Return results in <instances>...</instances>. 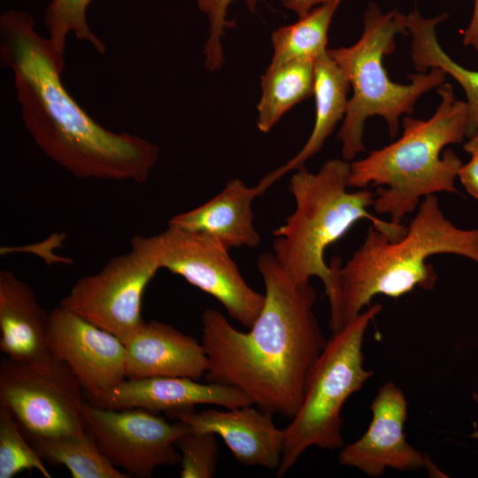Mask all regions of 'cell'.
<instances>
[{"mask_svg":"<svg viewBox=\"0 0 478 478\" xmlns=\"http://www.w3.org/2000/svg\"><path fill=\"white\" fill-rule=\"evenodd\" d=\"M0 60L12 70L21 120L38 148L79 179L143 183L159 148L129 133L97 123L65 88L64 55L35 29L27 12L0 16Z\"/></svg>","mask_w":478,"mask_h":478,"instance_id":"6da1fadb","label":"cell"},{"mask_svg":"<svg viewBox=\"0 0 478 478\" xmlns=\"http://www.w3.org/2000/svg\"><path fill=\"white\" fill-rule=\"evenodd\" d=\"M264 305L248 332L217 310L201 315L207 382L234 387L258 408L291 420L312 366L327 341L313 308L317 292L296 282L273 253L258 257Z\"/></svg>","mask_w":478,"mask_h":478,"instance_id":"7a4b0ae2","label":"cell"},{"mask_svg":"<svg viewBox=\"0 0 478 478\" xmlns=\"http://www.w3.org/2000/svg\"><path fill=\"white\" fill-rule=\"evenodd\" d=\"M351 163L329 159L318 173L305 166L295 171L289 189L295 199V210L284 224L273 231V255L280 266L297 283H309L312 277L322 281L330 305L329 328H341L339 318V258L328 266V247L340 240L358 221L369 220L372 226L391 240L401 238L407 227L374 216V193L366 189L351 192L347 189Z\"/></svg>","mask_w":478,"mask_h":478,"instance_id":"3957f363","label":"cell"},{"mask_svg":"<svg viewBox=\"0 0 478 478\" xmlns=\"http://www.w3.org/2000/svg\"><path fill=\"white\" fill-rule=\"evenodd\" d=\"M437 89L441 101L429 119L405 117L400 138L351 163L348 187L380 186L374 210L397 224L415 211L422 197L458 193L455 180L463 163L451 149L441 152L466 136L467 106L455 97L450 83Z\"/></svg>","mask_w":478,"mask_h":478,"instance_id":"277c9868","label":"cell"},{"mask_svg":"<svg viewBox=\"0 0 478 478\" xmlns=\"http://www.w3.org/2000/svg\"><path fill=\"white\" fill-rule=\"evenodd\" d=\"M436 254L463 256L478 265V229L452 224L436 195L424 197L399 239L369 227L362 245L338 270L342 327L377 295L397 298L416 288L433 289L437 275L427 259Z\"/></svg>","mask_w":478,"mask_h":478,"instance_id":"5b68a950","label":"cell"},{"mask_svg":"<svg viewBox=\"0 0 478 478\" xmlns=\"http://www.w3.org/2000/svg\"><path fill=\"white\" fill-rule=\"evenodd\" d=\"M363 21L364 30L357 42L328 50L347 74L352 89L338 133L342 157L347 161L365 150L363 135L368 118L382 117L389 135L396 136L401 115L412 113L417 100L443 84L447 76L441 68H431L428 73L410 75L408 84L392 81L383 66V57L395 50L397 35L407 34L406 15L398 10L383 13L375 3H370Z\"/></svg>","mask_w":478,"mask_h":478,"instance_id":"8992f818","label":"cell"},{"mask_svg":"<svg viewBox=\"0 0 478 478\" xmlns=\"http://www.w3.org/2000/svg\"><path fill=\"white\" fill-rule=\"evenodd\" d=\"M382 310L380 304L371 305L327 341L308 375L301 405L284 428L277 477H283L310 447L343 446L342 409L374 376L364 366L363 343L369 324Z\"/></svg>","mask_w":478,"mask_h":478,"instance_id":"52a82bcc","label":"cell"},{"mask_svg":"<svg viewBox=\"0 0 478 478\" xmlns=\"http://www.w3.org/2000/svg\"><path fill=\"white\" fill-rule=\"evenodd\" d=\"M84 396L72 371L52 355L26 362L5 356L1 360L0 399L27 439L88 432Z\"/></svg>","mask_w":478,"mask_h":478,"instance_id":"ba28073f","label":"cell"},{"mask_svg":"<svg viewBox=\"0 0 478 478\" xmlns=\"http://www.w3.org/2000/svg\"><path fill=\"white\" fill-rule=\"evenodd\" d=\"M159 269L153 235H135L127 252L79 279L59 305L125 343L145 322L142 298Z\"/></svg>","mask_w":478,"mask_h":478,"instance_id":"9c48e42d","label":"cell"},{"mask_svg":"<svg viewBox=\"0 0 478 478\" xmlns=\"http://www.w3.org/2000/svg\"><path fill=\"white\" fill-rule=\"evenodd\" d=\"M153 238L161 269L214 297L245 328L252 326L264 305L265 295L246 282L228 250L205 234L170 225Z\"/></svg>","mask_w":478,"mask_h":478,"instance_id":"30bf717a","label":"cell"},{"mask_svg":"<svg viewBox=\"0 0 478 478\" xmlns=\"http://www.w3.org/2000/svg\"><path fill=\"white\" fill-rule=\"evenodd\" d=\"M84 417L102 453L130 477L150 478L159 466L179 464L176 443L191 431L181 420L171 423L143 409L102 408L88 401Z\"/></svg>","mask_w":478,"mask_h":478,"instance_id":"8fae6325","label":"cell"},{"mask_svg":"<svg viewBox=\"0 0 478 478\" xmlns=\"http://www.w3.org/2000/svg\"><path fill=\"white\" fill-rule=\"evenodd\" d=\"M49 345L52 356L72 371L87 399L127 379L124 343L60 305L50 312Z\"/></svg>","mask_w":478,"mask_h":478,"instance_id":"7c38bea8","label":"cell"},{"mask_svg":"<svg viewBox=\"0 0 478 478\" xmlns=\"http://www.w3.org/2000/svg\"><path fill=\"white\" fill-rule=\"evenodd\" d=\"M372 419L366 432L353 443L342 447L338 461L371 477L382 474L387 468L416 471L426 468L436 474L437 467L426 454L406 441L405 423L408 402L394 382L384 383L374 398Z\"/></svg>","mask_w":478,"mask_h":478,"instance_id":"4fadbf2b","label":"cell"},{"mask_svg":"<svg viewBox=\"0 0 478 478\" xmlns=\"http://www.w3.org/2000/svg\"><path fill=\"white\" fill-rule=\"evenodd\" d=\"M87 401L108 409L139 408L151 412H165L171 418L194 410L198 405H215L228 409L254 405L234 387L200 382L187 377L126 379L104 395Z\"/></svg>","mask_w":478,"mask_h":478,"instance_id":"5bb4252c","label":"cell"},{"mask_svg":"<svg viewBox=\"0 0 478 478\" xmlns=\"http://www.w3.org/2000/svg\"><path fill=\"white\" fill-rule=\"evenodd\" d=\"M253 405L225 411L191 410L173 418L188 424L192 431L213 433L221 437L241 464L277 470L284 447V429L276 427L273 413Z\"/></svg>","mask_w":478,"mask_h":478,"instance_id":"9a60e30c","label":"cell"},{"mask_svg":"<svg viewBox=\"0 0 478 478\" xmlns=\"http://www.w3.org/2000/svg\"><path fill=\"white\" fill-rule=\"evenodd\" d=\"M127 379L187 377L200 380L207 369L202 343L173 326L144 322L124 343Z\"/></svg>","mask_w":478,"mask_h":478,"instance_id":"2e32d148","label":"cell"},{"mask_svg":"<svg viewBox=\"0 0 478 478\" xmlns=\"http://www.w3.org/2000/svg\"><path fill=\"white\" fill-rule=\"evenodd\" d=\"M259 196L257 186L233 179L209 201L172 217L168 225L205 234L228 251L256 248L261 238L254 226L252 204Z\"/></svg>","mask_w":478,"mask_h":478,"instance_id":"e0dca14e","label":"cell"},{"mask_svg":"<svg viewBox=\"0 0 478 478\" xmlns=\"http://www.w3.org/2000/svg\"><path fill=\"white\" fill-rule=\"evenodd\" d=\"M50 313L33 289L9 270L0 272V350L17 361L50 357Z\"/></svg>","mask_w":478,"mask_h":478,"instance_id":"ac0fdd59","label":"cell"},{"mask_svg":"<svg viewBox=\"0 0 478 478\" xmlns=\"http://www.w3.org/2000/svg\"><path fill=\"white\" fill-rule=\"evenodd\" d=\"M350 89L347 74L331 58L328 51L315 60V120L312 133L302 149L291 159L268 173L256 185L260 195L286 173L303 167L309 158L320 151L336 124L344 118Z\"/></svg>","mask_w":478,"mask_h":478,"instance_id":"d6986e66","label":"cell"},{"mask_svg":"<svg viewBox=\"0 0 478 478\" xmlns=\"http://www.w3.org/2000/svg\"><path fill=\"white\" fill-rule=\"evenodd\" d=\"M446 17V13H442L435 18H423L418 9L406 15L407 31L412 36L411 58L418 72L441 68L461 86L466 97V136L469 137L478 128V71L460 66L441 47L436 27Z\"/></svg>","mask_w":478,"mask_h":478,"instance_id":"ffe728a7","label":"cell"},{"mask_svg":"<svg viewBox=\"0 0 478 478\" xmlns=\"http://www.w3.org/2000/svg\"><path fill=\"white\" fill-rule=\"evenodd\" d=\"M314 62L269 64L261 76L257 127L268 133L294 105L313 95Z\"/></svg>","mask_w":478,"mask_h":478,"instance_id":"44dd1931","label":"cell"},{"mask_svg":"<svg viewBox=\"0 0 478 478\" xmlns=\"http://www.w3.org/2000/svg\"><path fill=\"white\" fill-rule=\"evenodd\" d=\"M342 0H328L312 8L293 24L272 34L273 57L270 64L290 60H315L328 51V32Z\"/></svg>","mask_w":478,"mask_h":478,"instance_id":"7402d4cb","label":"cell"},{"mask_svg":"<svg viewBox=\"0 0 478 478\" xmlns=\"http://www.w3.org/2000/svg\"><path fill=\"white\" fill-rule=\"evenodd\" d=\"M27 440L42 459L65 466L73 478H130L108 460L89 432Z\"/></svg>","mask_w":478,"mask_h":478,"instance_id":"603a6c76","label":"cell"},{"mask_svg":"<svg viewBox=\"0 0 478 478\" xmlns=\"http://www.w3.org/2000/svg\"><path fill=\"white\" fill-rule=\"evenodd\" d=\"M92 0H50L46 7L44 25L48 38L58 53L65 54L66 39L73 34L89 43L97 53L104 54L106 46L87 21V10Z\"/></svg>","mask_w":478,"mask_h":478,"instance_id":"cb8c5ba5","label":"cell"},{"mask_svg":"<svg viewBox=\"0 0 478 478\" xmlns=\"http://www.w3.org/2000/svg\"><path fill=\"white\" fill-rule=\"evenodd\" d=\"M235 0H197L199 10L208 20V38L204 46V66L209 71L220 69L224 63L221 39L227 27L234 26L227 19L228 6ZM251 12L260 0H245ZM328 0H281L287 9L294 12L298 18L307 14L312 8Z\"/></svg>","mask_w":478,"mask_h":478,"instance_id":"d4e9b609","label":"cell"},{"mask_svg":"<svg viewBox=\"0 0 478 478\" xmlns=\"http://www.w3.org/2000/svg\"><path fill=\"white\" fill-rule=\"evenodd\" d=\"M23 470H36L43 477L51 478L10 408L0 399V478H12Z\"/></svg>","mask_w":478,"mask_h":478,"instance_id":"484cf974","label":"cell"},{"mask_svg":"<svg viewBox=\"0 0 478 478\" xmlns=\"http://www.w3.org/2000/svg\"><path fill=\"white\" fill-rule=\"evenodd\" d=\"M176 446L181 453V478H212L217 467L219 447L216 435L189 431Z\"/></svg>","mask_w":478,"mask_h":478,"instance_id":"4316f807","label":"cell"},{"mask_svg":"<svg viewBox=\"0 0 478 478\" xmlns=\"http://www.w3.org/2000/svg\"><path fill=\"white\" fill-rule=\"evenodd\" d=\"M458 177L466 190L478 199V155H473L466 164L462 165Z\"/></svg>","mask_w":478,"mask_h":478,"instance_id":"83f0119b","label":"cell"},{"mask_svg":"<svg viewBox=\"0 0 478 478\" xmlns=\"http://www.w3.org/2000/svg\"><path fill=\"white\" fill-rule=\"evenodd\" d=\"M463 42L478 51V0H474L473 14L464 32Z\"/></svg>","mask_w":478,"mask_h":478,"instance_id":"f1b7e54d","label":"cell"},{"mask_svg":"<svg viewBox=\"0 0 478 478\" xmlns=\"http://www.w3.org/2000/svg\"><path fill=\"white\" fill-rule=\"evenodd\" d=\"M464 150L472 156L478 155V128L469 136V140L464 144Z\"/></svg>","mask_w":478,"mask_h":478,"instance_id":"f546056e","label":"cell"},{"mask_svg":"<svg viewBox=\"0 0 478 478\" xmlns=\"http://www.w3.org/2000/svg\"><path fill=\"white\" fill-rule=\"evenodd\" d=\"M472 399L474 402V404L478 406V392L474 391L472 393Z\"/></svg>","mask_w":478,"mask_h":478,"instance_id":"4dcf8cb0","label":"cell"}]
</instances>
